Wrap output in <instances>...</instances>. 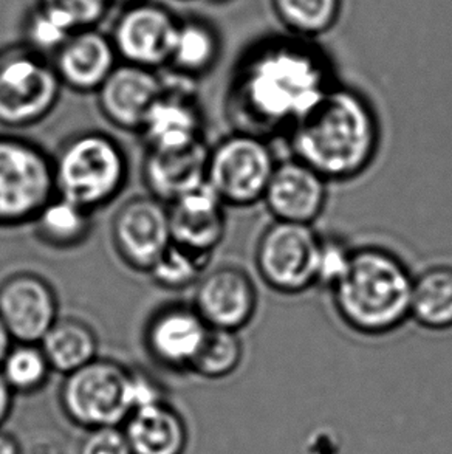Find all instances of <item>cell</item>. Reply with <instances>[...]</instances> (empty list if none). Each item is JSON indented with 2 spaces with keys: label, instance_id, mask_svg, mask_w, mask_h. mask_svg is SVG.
I'll return each instance as SVG.
<instances>
[{
  "label": "cell",
  "instance_id": "9a60e30c",
  "mask_svg": "<svg viewBox=\"0 0 452 454\" xmlns=\"http://www.w3.org/2000/svg\"><path fill=\"white\" fill-rule=\"evenodd\" d=\"M209 325L188 304H166L147 319L143 341L155 363L168 369L190 371L202 349Z\"/></svg>",
  "mask_w": 452,
  "mask_h": 454
},
{
  "label": "cell",
  "instance_id": "ac0fdd59",
  "mask_svg": "<svg viewBox=\"0 0 452 454\" xmlns=\"http://www.w3.org/2000/svg\"><path fill=\"white\" fill-rule=\"evenodd\" d=\"M62 86L78 93H97L120 64L111 36L97 28L76 31L50 58Z\"/></svg>",
  "mask_w": 452,
  "mask_h": 454
},
{
  "label": "cell",
  "instance_id": "d6986e66",
  "mask_svg": "<svg viewBox=\"0 0 452 454\" xmlns=\"http://www.w3.org/2000/svg\"><path fill=\"white\" fill-rule=\"evenodd\" d=\"M168 208L172 242L213 256L226 231V205L213 188L205 182Z\"/></svg>",
  "mask_w": 452,
  "mask_h": 454
},
{
  "label": "cell",
  "instance_id": "cb8c5ba5",
  "mask_svg": "<svg viewBox=\"0 0 452 454\" xmlns=\"http://www.w3.org/2000/svg\"><path fill=\"white\" fill-rule=\"evenodd\" d=\"M36 239L53 250H74L93 231V213L61 196L50 199L31 222Z\"/></svg>",
  "mask_w": 452,
  "mask_h": 454
},
{
  "label": "cell",
  "instance_id": "44dd1931",
  "mask_svg": "<svg viewBox=\"0 0 452 454\" xmlns=\"http://www.w3.org/2000/svg\"><path fill=\"white\" fill-rule=\"evenodd\" d=\"M124 433L134 454H183L188 445L183 418L166 400L132 412Z\"/></svg>",
  "mask_w": 452,
  "mask_h": 454
},
{
  "label": "cell",
  "instance_id": "4fadbf2b",
  "mask_svg": "<svg viewBox=\"0 0 452 454\" xmlns=\"http://www.w3.org/2000/svg\"><path fill=\"white\" fill-rule=\"evenodd\" d=\"M196 81L172 74L143 124L146 149L190 148L205 142V115L194 90Z\"/></svg>",
  "mask_w": 452,
  "mask_h": 454
},
{
  "label": "cell",
  "instance_id": "9c48e42d",
  "mask_svg": "<svg viewBox=\"0 0 452 454\" xmlns=\"http://www.w3.org/2000/svg\"><path fill=\"white\" fill-rule=\"evenodd\" d=\"M319 247L321 234L313 225L275 221L257 240V273L277 294H304L318 286Z\"/></svg>",
  "mask_w": 452,
  "mask_h": 454
},
{
  "label": "cell",
  "instance_id": "836d02e7",
  "mask_svg": "<svg viewBox=\"0 0 452 454\" xmlns=\"http://www.w3.org/2000/svg\"><path fill=\"white\" fill-rule=\"evenodd\" d=\"M12 387H8L4 375L0 372V425L5 422V419L10 416L12 408Z\"/></svg>",
  "mask_w": 452,
  "mask_h": 454
},
{
  "label": "cell",
  "instance_id": "52a82bcc",
  "mask_svg": "<svg viewBox=\"0 0 452 454\" xmlns=\"http://www.w3.org/2000/svg\"><path fill=\"white\" fill-rule=\"evenodd\" d=\"M276 166L269 140L234 130L209 148L205 180L226 207L246 208L262 202Z\"/></svg>",
  "mask_w": 452,
  "mask_h": 454
},
{
  "label": "cell",
  "instance_id": "5bb4252c",
  "mask_svg": "<svg viewBox=\"0 0 452 454\" xmlns=\"http://www.w3.org/2000/svg\"><path fill=\"white\" fill-rule=\"evenodd\" d=\"M194 289L192 307L209 327L242 331L256 315L259 294L240 267L222 265L207 271Z\"/></svg>",
  "mask_w": 452,
  "mask_h": 454
},
{
  "label": "cell",
  "instance_id": "484cf974",
  "mask_svg": "<svg viewBox=\"0 0 452 454\" xmlns=\"http://www.w3.org/2000/svg\"><path fill=\"white\" fill-rule=\"evenodd\" d=\"M211 254H203L172 242L149 270V278L160 289L183 292L196 287L208 271Z\"/></svg>",
  "mask_w": 452,
  "mask_h": 454
},
{
  "label": "cell",
  "instance_id": "ba28073f",
  "mask_svg": "<svg viewBox=\"0 0 452 454\" xmlns=\"http://www.w3.org/2000/svg\"><path fill=\"white\" fill-rule=\"evenodd\" d=\"M130 379L132 369L121 363L95 358L66 375L59 393L62 410L87 430L120 427L132 414Z\"/></svg>",
  "mask_w": 452,
  "mask_h": 454
},
{
  "label": "cell",
  "instance_id": "603a6c76",
  "mask_svg": "<svg viewBox=\"0 0 452 454\" xmlns=\"http://www.w3.org/2000/svg\"><path fill=\"white\" fill-rule=\"evenodd\" d=\"M39 346L51 371L68 375L98 358V335L92 325L80 318H59Z\"/></svg>",
  "mask_w": 452,
  "mask_h": 454
},
{
  "label": "cell",
  "instance_id": "f1b7e54d",
  "mask_svg": "<svg viewBox=\"0 0 452 454\" xmlns=\"http://www.w3.org/2000/svg\"><path fill=\"white\" fill-rule=\"evenodd\" d=\"M244 358V344L238 332L209 327L202 349L191 364V372L203 379H225L240 366Z\"/></svg>",
  "mask_w": 452,
  "mask_h": 454
},
{
  "label": "cell",
  "instance_id": "8d00e7d4",
  "mask_svg": "<svg viewBox=\"0 0 452 454\" xmlns=\"http://www.w3.org/2000/svg\"><path fill=\"white\" fill-rule=\"evenodd\" d=\"M111 4L113 2H121V4H126V5H132V4H136V2H141V0H109Z\"/></svg>",
  "mask_w": 452,
  "mask_h": 454
},
{
  "label": "cell",
  "instance_id": "ffe728a7",
  "mask_svg": "<svg viewBox=\"0 0 452 454\" xmlns=\"http://www.w3.org/2000/svg\"><path fill=\"white\" fill-rule=\"evenodd\" d=\"M209 148L207 143L190 148L146 149L141 163V178L149 196L171 205L205 180Z\"/></svg>",
  "mask_w": 452,
  "mask_h": 454
},
{
  "label": "cell",
  "instance_id": "1f68e13d",
  "mask_svg": "<svg viewBox=\"0 0 452 454\" xmlns=\"http://www.w3.org/2000/svg\"><path fill=\"white\" fill-rule=\"evenodd\" d=\"M355 248L333 234H321L318 259V284L331 289L347 271Z\"/></svg>",
  "mask_w": 452,
  "mask_h": 454
},
{
  "label": "cell",
  "instance_id": "e575fe53",
  "mask_svg": "<svg viewBox=\"0 0 452 454\" xmlns=\"http://www.w3.org/2000/svg\"><path fill=\"white\" fill-rule=\"evenodd\" d=\"M0 454H22L18 441L4 431H0Z\"/></svg>",
  "mask_w": 452,
  "mask_h": 454
},
{
  "label": "cell",
  "instance_id": "d4e9b609",
  "mask_svg": "<svg viewBox=\"0 0 452 454\" xmlns=\"http://www.w3.org/2000/svg\"><path fill=\"white\" fill-rule=\"evenodd\" d=\"M410 319L428 331L452 329V265H434L414 278Z\"/></svg>",
  "mask_w": 452,
  "mask_h": 454
},
{
  "label": "cell",
  "instance_id": "30bf717a",
  "mask_svg": "<svg viewBox=\"0 0 452 454\" xmlns=\"http://www.w3.org/2000/svg\"><path fill=\"white\" fill-rule=\"evenodd\" d=\"M111 234L122 264L147 275L172 244L169 208L149 194L130 197L116 209Z\"/></svg>",
  "mask_w": 452,
  "mask_h": 454
},
{
  "label": "cell",
  "instance_id": "f546056e",
  "mask_svg": "<svg viewBox=\"0 0 452 454\" xmlns=\"http://www.w3.org/2000/svg\"><path fill=\"white\" fill-rule=\"evenodd\" d=\"M109 0H37L36 6L68 35L97 28L109 10Z\"/></svg>",
  "mask_w": 452,
  "mask_h": 454
},
{
  "label": "cell",
  "instance_id": "d590c367",
  "mask_svg": "<svg viewBox=\"0 0 452 454\" xmlns=\"http://www.w3.org/2000/svg\"><path fill=\"white\" fill-rule=\"evenodd\" d=\"M12 344H14V340H12L6 325L0 318V363L4 362V358L8 354V350L12 349Z\"/></svg>",
  "mask_w": 452,
  "mask_h": 454
},
{
  "label": "cell",
  "instance_id": "f35d334b",
  "mask_svg": "<svg viewBox=\"0 0 452 454\" xmlns=\"http://www.w3.org/2000/svg\"><path fill=\"white\" fill-rule=\"evenodd\" d=\"M183 2H191V0H183Z\"/></svg>",
  "mask_w": 452,
  "mask_h": 454
},
{
  "label": "cell",
  "instance_id": "e0dca14e",
  "mask_svg": "<svg viewBox=\"0 0 452 454\" xmlns=\"http://www.w3.org/2000/svg\"><path fill=\"white\" fill-rule=\"evenodd\" d=\"M327 180L300 160L276 166L262 202L275 221L313 225L324 213Z\"/></svg>",
  "mask_w": 452,
  "mask_h": 454
},
{
  "label": "cell",
  "instance_id": "277c9868",
  "mask_svg": "<svg viewBox=\"0 0 452 454\" xmlns=\"http://www.w3.org/2000/svg\"><path fill=\"white\" fill-rule=\"evenodd\" d=\"M56 196L95 213L111 205L129 180L128 153L103 130L67 137L51 155Z\"/></svg>",
  "mask_w": 452,
  "mask_h": 454
},
{
  "label": "cell",
  "instance_id": "3957f363",
  "mask_svg": "<svg viewBox=\"0 0 452 454\" xmlns=\"http://www.w3.org/2000/svg\"><path fill=\"white\" fill-rule=\"evenodd\" d=\"M414 277L403 259L377 246L355 248L346 275L331 287V302L348 329L381 337L410 319Z\"/></svg>",
  "mask_w": 452,
  "mask_h": 454
},
{
  "label": "cell",
  "instance_id": "7c38bea8",
  "mask_svg": "<svg viewBox=\"0 0 452 454\" xmlns=\"http://www.w3.org/2000/svg\"><path fill=\"white\" fill-rule=\"evenodd\" d=\"M0 318L14 343H41L61 318L55 287L35 271H14L0 281Z\"/></svg>",
  "mask_w": 452,
  "mask_h": 454
},
{
  "label": "cell",
  "instance_id": "5b68a950",
  "mask_svg": "<svg viewBox=\"0 0 452 454\" xmlns=\"http://www.w3.org/2000/svg\"><path fill=\"white\" fill-rule=\"evenodd\" d=\"M62 86L47 56L18 45L0 53V126L27 129L43 123L61 99Z\"/></svg>",
  "mask_w": 452,
  "mask_h": 454
},
{
  "label": "cell",
  "instance_id": "7a4b0ae2",
  "mask_svg": "<svg viewBox=\"0 0 452 454\" xmlns=\"http://www.w3.org/2000/svg\"><path fill=\"white\" fill-rule=\"evenodd\" d=\"M288 137L293 159L327 182H348L364 174L377 159L381 126L362 93L333 84Z\"/></svg>",
  "mask_w": 452,
  "mask_h": 454
},
{
  "label": "cell",
  "instance_id": "2e32d148",
  "mask_svg": "<svg viewBox=\"0 0 452 454\" xmlns=\"http://www.w3.org/2000/svg\"><path fill=\"white\" fill-rule=\"evenodd\" d=\"M163 92L157 70L120 62L97 92L101 115L116 129L138 132Z\"/></svg>",
  "mask_w": 452,
  "mask_h": 454
},
{
  "label": "cell",
  "instance_id": "8992f818",
  "mask_svg": "<svg viewBox=\"0 0 452 454\" xmlns=\"http://www.w3.org/2000/svg\"><path fill=\"white\" fill-rule=\"evenodd\" d=\"M55 196L51 155L25 137L0 134V228L31 223Z\"/></svg>",
  "mask_w": 452,
  "mask_h": 454
},
{
  "label": "cell",
  "instance_id": "83f0119b",
  "mask_svg": "<svg viewBox=\"0 0 452 454\" xmlns=\"http://www.w3.org/2000/svg\"><path fill=\"white\" fill-rule=\"evenodd\" d=\"M4 375L12 393H36L45 387L53 372L39 343H14L0 363Z\"/></svg>",
  "mask_w": 452,
  "mask_h": 454
},
{
  "label": "cell",
  "instance_id": "8fae6325",
  "mask_svg": "<svg viewBox=\"0 0 452 454\" xmlns=\"http://www.w3.org/2000/svg\"><path fill=\"white\" fill-rule=\"evenodd\" d=\"M178 19L149 0L126 6L116 19L111 39L120 62L157 70L169 66Z\"/></svg>",
  "mask_w": 452,
  "mask_h": 454
},
{
  "label": "cell",
  "instance_id": "4dcf8cb0",
  "mask_svg": "<svg viewBox=\"0 0 452 454\" xmlns=\"http://www.w3.org/2000/svg\"><path fill=\"white\" fill-rule=\"evenodd\" d=\"M24 33V45L47 58L55 55L68 37L72 36L37 6L33 8V12L25 20Z\"/></svg>",
  "mask_w": 452,
  "mask_h": 454
},
{
  "label": "cell",
  "instance_id": "6da1fadb",
  "mask_svg": "<svg viewBox=\"0 0 452 454\" xmlns=\"http://www.w3.org/2000/svg\"><path fill=\"white\" fill-rule=\"evenodd\" d=\"M331 86V66L318 50L294 41L263 43L232 74L225 115L236 132L288 136Z\"/></svg>",
  "mask_w": 452,
  "mask_h": 454
},
{
  "label": "cell",
  "instance_id": "7402d4cb",
  "mask_svg": "<svg viewBox=\"0 0 452 454\" xmlns=\"http://www.w3.org/2000/svg\"><path fill=\"white\" fill-rule=\"evenodd\" d=\"M221 56V37L213 25L200 18L178 19L169 66L172 74L190 80L208 74Z\"/></svg>",
  "mask_w": 452,
  "mask_h": 454
},
{
  "label": "cell",
  "instance_id": "74e56055",
  "mask_svg": "<svg viewBox=\"0 0 452 454\" xmlns=\"http://www.w3.org/2000/svg\"><path fill=\"white\" fill-rule=\"evenodd\" d=\"M211 2H217V4H221V2H226V0H211Z\"/></svg>",
  "mask_w": 452,
  "mask_h": 454
},
{
  "label": "cell",
  "instance_id": "4316f807",
  "mask_svg": "<svg viewBox=\"0 0 452 454\" xmlns=\"http://www.w3.org/2000/svg\"><path fill=\"white\" fill-rule=\"evenodd\" d=\"M342 0H273L282 24L300 37H316L331 30L339 18Z\"/></svg>",
  "mask_w": 452,
  "mask_h": 454
},
{
  "label": "cell",
  "instance_id": "d6a6232c",
  "mask_svg": "<svg viewBox=\"0 0 452 454\" xmlns=\"http://www.w3.org/2000/svg\"><path fill=\"white\" fill-rule=\"evenodd\" d=\"M78 454H134L126 433L120 427H101L89 430L81 441Z\"/></svg>",
  "mask_w": 452,
  "mask_h": 454
}]
</instances>
